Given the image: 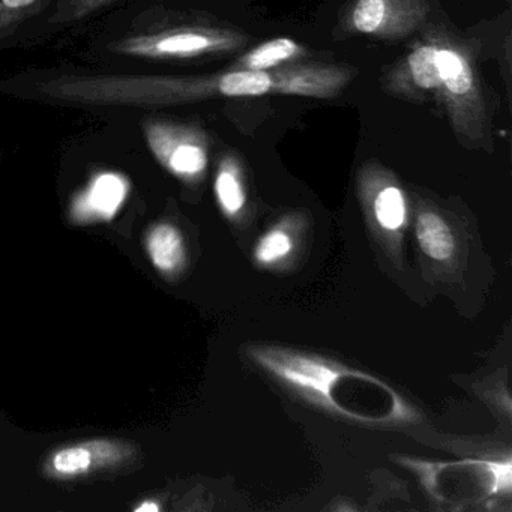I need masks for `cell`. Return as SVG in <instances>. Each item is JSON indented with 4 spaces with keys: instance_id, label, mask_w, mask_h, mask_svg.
<instances>
[{
    "instance_id": "4",
    "label": "cell",
    "mask_w": 512,
    "mask_h": 512,
    "mask_svg": "<svg viewBox=\"0 0 512 512\" xmlns=\"http://www.w3.org/2000/svg\"><path fill=\"white\" fill-rule=\"evenodd\" d=\"M440 502H470L511 493L512 463L506 460H464L457 463L404 460Z\"/></svg>"
},
{
    "instance_id": "11",
    "label": "cell",
    "mask_w": 512,
    "mask_h": 512,
    "mask_svg": "<svg viewBox=\"0 0 512 512\" xmlns=\"http://www.w3.org/2000/svg\"><path fill=\"white\" fill-rule=\"evenodd\" d=\"M52 4L53 0H0V53L13 50L22 32Z\"/></svg>"
},
{
    "instance_id": "5",
    "label": "cell",
    "mask_w": 512,
    "mask_h": 512,
    "mask_svg": "<svg viewBox=\"0 0 512 512\" xmlns=\"http://www.w3.org/2000/svg\"><path fill=\"white\" fill-rule=\"evenodd\" d=\"M140 131L151 154L170 175L185 184H199L209 166L205 131L161 112L143 113Z\"/></svg>"
},
{
    "instance_id": "8",
    "label": "cell",
    "mask_w": 512,
    "mask_h": 512,
    "mask_svg": "<svg viewBox=\"0 0 512 512\" xmlns=\"http://www.w3.org/2000/svg\"><path fill=\"white\" fill-rule=\"evenodd\" d=\"M122 2L124 0H53L49 10L17 38L14 49H32L58 38L71 37Z\"/></svg>"
},
{
    "instance_id": "15",
    "label": "cell",
    "mask_w": 512,
    "mask_h": 512,
    "mask_svg": "<svg viewBox=\"0 0 512 512\" xmlns=\"http://www.w3.org/2000/svg\"><path fill=\"white\" fill-rule=\"evenodd\" d=\"M373 214L386 232H398L407 220V203L403 190L395 184H383L373 199Z\"/></svg>"
},
{
    "instance_id": "10",
    "label": "cell",
    "mask_w": 512,
    "mask_h": 512,
    "mask_svg": "<svg viewBox=\"0 0 512 512\" xmlns=\"http://www.w3.org/2000/svg\"><path fill=\"white\" fill-rule=\"evenodd\" d=\"M146 253L154 268L173 280L187 265V247L181 230L172 223L154 224L145 236Z\"/></svg>"
},
{
    "instance_id": "6",
    "label": "cell",
    "mask_w": 512,
    "mask_h": 512,
    "mask_svg": "<svg viewBox=\"0 0 512 512\" xmlns=\"http://www.w3.org/2000/svg\"><path fill=\"white\" fill-rule=\"evenodd\" d=\"M139 449L119 439H91L61 446L47 455L43 472L55 481H73L133 463Z\"/></svg>"
},
{
    "instance_id": "9",
    "label": "cell",
    "mask_w": 512,
    "mask_h": 512,
    "mask_svg": "<svg viewBox=\"0 0 512 512\" xmlns=\"http://www.w3.org/2000/svg\"><path fill=\"white\" fill-rule=\"evenodd\" d=\"M130 185L118 175L98 176L70 209V218L79 226L113 220L127 199Z\"/></svg>"
},
{
    "instance_id": "7",
    "label": "cell",
    "mask_w": 512,
    "mask_h": 512,
    "mask_svg": "<svg viewBox=\"0 0 512 512\" xmlns=\"http://www.w3.org/2000/svg\"><path fill=\"white\" fill-rule=\"evenodd\" d=\"M428 14L425 0H356L349 25L358 34L400 40L419 28Z\"/></svg>"
},
{
    "instance_id": "12",
    "label": "cell",
    "mask_w": 512,
    "mask_h": 512,
    "mask_svg": "<svg viewBox=\"0 0 512 512\" xmlns=\"http://www.w3.org/2000/svg\"><path fill=\"white\" fill-rule=\"evenodd\" d=\"M307 55V50L292 38L281 37L266 41L245 53L230 70L272 71L287 67Z\"/></svg>"
},
{
    "instance_id": "1",
    "label": "cell",
    "mask_w": 512,
    "mask_h": 512,
    "mask_svg": "<svg viewBox=\"0 0 512 512\" xmlns=\"http://www.w3.org/2000/svg\"><path fill=\"white\" fill-rule=\"evenodd\" d=\"M353 71L331 65H287L272 71L227 70L214 74L113 71L88 65L31 67L14 77L23 103L83 112H163L172 107L265 95L329 100L352 80Z\"/></svg>"
},
{
    "instance_id": "3",
    "label": "cell",
    "mask_w": 512,
    "mask_h": 512,
    "mask_svg": "<svg viewBox=\"0 0 512 512\" xmlns=\"http://www.w3.org/2000/svg\"><path fill=\"white\" fill-rule=\"evenodd\" d=\"M392 91L407 97L439 98L454 130L469 140L485 136L484 100L472 62L460 47L443 38L419 43L389 77Z\"/></svg>"
},
{
    "instance_id": "13",
    "label": "cell",
    "mask_w": 512,
    "mask_h": 512,
    "mask_svg": "<svg viewBox=\"0 0 512 512\" xmlns=\"http://www.w3.org/2000/svg\"><path fill=\"white\" fill-rule=\"evenodd\" d=\"M419 247L430 259L448 262L455 253V238L451 227L439 214L424 211L416 220Z\"/></svg>"
},
{
    "instance_id": "17",
    "label": "cell",
    "mask_w": 512,
    "mask_h": 512,
    "mask_svg": "<svg viewBox=\"0 0 512 512\" xmlns=\"http://www.w3.org/2000/svg\"><path fill=\"white\" fill-rule=\"evenodd\" d=\"M161 509V506L158 505L157 502H155V500H148V502H143L142 505H139V506H136V508H134V511H160Z\"/></svg>"
},
{
    "instance_id": "16",
    "label": "cell",
    "mask_w": 512,
    "mask_h": 512,
    "mask_svg": "<svg viewBox=\"0 0 512 512\" xmlns=\"http://www.w3.org/2000/svg\"><path fill=\"white\" fill-rule=\"evenodd\" d=\"M293 239L283 227H275L262 236L254 248V260L260 266L278 265L292 254Z\"/></svg>"
},
{
    "instance_id": "14",
    "label": "cell",
    "mask_w": 512,
    "mask_h": 512,
    "mask_svg": "<svg viewBox=\"0 0 512 512\" xmlns=\"http://www.w3.org/2000/svg\"><path fill=\"white\" fill-rule=\"evenodd\" d=\"M215 196L221 211L227 217H238L247 203L241 167L235 158L226 157L220 161L215 176Z\"/></svg>"
},
{
    "instance_id": "2",
    "label": "cell",
    "mask_w": 512,
    "mask_h": 512,
    "mask_svg": "<svg viewBox=\"0 0 512 512\" xmlns=\"http://www.w3.org/2000/svg\"><path fill=\"white\" fill-rule=\"evenodd\" d=\"M248 356L287 388L328 412L365 425L412 424L419 413L379 377L313 353L256 346Z\"/></svg>"
}]
</instances>
